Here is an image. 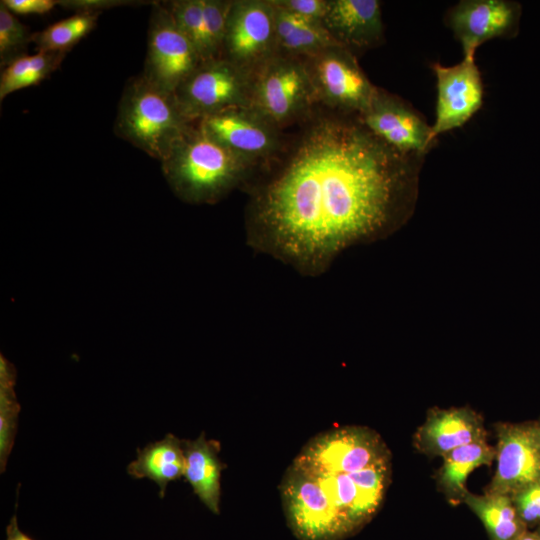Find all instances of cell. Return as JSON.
I'll return each mask as SVG.
<instances>
[{"label":"cell","mask_w":540,"mask_h":540,"mask_svg":"<svg viewBox=\"0 0 540 540\" xmlns=\"http://www.w3.org/2000/svg\"><path fill=\"white\" fill-rule=\"evenodd\" d=\"M243 187L247 243L316 276L394 219L425 156L402 153L358 115L318 106Z\"/></svg>","instance_id":"obj_1"},{"label":"cell","mask_w":540,"mask_h":540,"mask_svg":"<svg viewBox=\"0 0 540 540\" xmlns=\"http://www.w3.org/2000/svg\"><path fill=\"white\" fill-rule=\"evenodd\" d=\"M391 479V455L374 431L343 426L312 437L287 468L280 495L299 540H343L378 511Z\"/></svg>","instance_id":"obj_2"},{"label":"cell","mask_w":540,"mask_h":540,"mask_svg":"<svg viewBox=\"0 0 540 540\" xmlns=\"http://www.w3.org/2000/svg\"><path fill=\"white\" fill-rule=\"evenodd\" d=\"M171 190L190 204H214L246 185L256 170L206 133L196 122L161 161Z\"/></svg>","instance_id":"obj_3"},{"label":"cell","mask_w":540,"mask_h":540,"mask_svg":"<svg viewBox=\"0 0 540 540\" xmlns=\"http://www.w3.org/2000/svg\"><path fill=\"white\" fill-rule=\"evenodd\" d=\"M192 124L181 113L174 94L152 84L140 73L125 85L114 132L161 162Z\"/></svg>","instance_id":"obj_4"},{"label":"cell","mask_w":540,"mask_h":540,"mask_svg":"<svg viewBox=\"0 0 540 540\" xmlns=\"http://www.w3.org/2000/svg\"><path fill=\"white\" fill-rule=\"evenodd\" d=\"M250 106L281 130L319 106L304 57L278 53L251 74Z\"/></svg>","instance_id":"obj_5"},{"label":"cell","mask_w":540,"mask_h":540,"mask_svg":"<svg viewBox=\"0 0 540 540\" xmlns=\"http://www.w3.org/2000/svg\"><path fill=\"white\" fill-rule=\"evenodd\" d=\"M304 59L320 107L358 116L368 108L377 86L353 53L335 45Z\"/></svg>","instance_id":"obj_6"},{"label":"cell","mask_w":540,"mask_h":540,"mask_svg":"<svg viewBox=\"0 0 540 540\" xmlns=\"http://www.w3.org/2000/svg\"><path fill=\"white\" fill-rule=\"evenodd\" d=\"M183 116L195 123L217 112L251 103V74L217 58L202 62L174 93Z\"/></svg>","instance_id":"obj_7"},{"label":"cell","mask_w":540,"mask_h":540,"mask_svg":"<svg viewBox=\"0 0 540 540\" xmlns=\"http://www.w3.org/2000/svg\"><path fill=\"white\" fill-rule=\"evenodd\" d=\"M202 62L196 48L177 27L164 3L153 2L146 58L141 72L143 77L174 94Z\"/></svg>","instance_id":"obj_8"},{"label":"cell","mask_w":540,"mask_h":540,"mask_svg":"<svg viewBox=\"0 0 540 540\" xmlns=\"http://www.w3.org/2000/svg\"><path fill=\"white\" fill-rule=\"evenodd\" d=\"M276 54L271 0H232L220 58L252 74Z\"/></svg>","instance_id":"obj_9"},{"label":"cell","mask_w":540,"mask_h":540,"mask_svg":"<svg viewBox=\"0 0 540 540\" xmlns=\"http://www.w3.org/2000/svg\"><path fill=\"white\" fill-rule=\"evenodd\" d=\"M206 133L256 168L274 157L287 133L251 106L229 108L196 122Z\"/></svg>","instance_id":"obj_10"},{"label":"cell","mask_w":540,"mask_h":540,"mask_svg":"<svg viewBox=\"0 0 540 540\" xmlns=\"http://www.w3.org/2000/svg\"><path fill=\"white\" fill-rule=\"evenodd\" d=\"M358 117L375 136L402 153L425 156L436 144L425 117L383 88L377 87L368 108Z\"/></svg>","instance_id":"obj_11"},{"label":"cell","mask_w":540,"mask_h":540,"mask_svg":"<svg viewBox=\"0 0 540 540\" xmlns=\"http://www.w3.org/2000/svg\"><path fill=\"white\" fill-rule=\"evenodd\" d=\"M431 68L436 78L437 98L431 138L463 126L483 104V82L475 58H465L452 66L439 62Z\"/></svg>","instance_id":"obj_12"},{"label":"cell","mask_w":540,"mask_h":540,"mask_svg":"<svg viewBox=\"0 0 540 540\" xmlns=\"http://www.w3.org/2000/svg\"><path fill=\"white\" fill-rule=\"evenodd\" d=\"M521 5L510 0H461L445 14V23L460 42L463 57L475 58L477 49L495 38L514 37Z\"/></svg>","instance_id":"obj_13"},{"label":"cell","mask_w":540,"mask_h":540,"mask_svg":"<svg viewBox=\"0 0 540 540\" xmlns=\"http://www.w3.org/2000/svg\"><path fill=\"white\" fill-rule=\"evenodd\" d=\"M495 456L497 468L488 492L513 496L540 482V428L501 425Z\"/></svg>","instance_id":"obj_14"},{"label":"cell","mask_w":540,"mask_h":540,"mask_svg":"<svg viewBox=\"0 0 540 540\" xmlns=\"http://www.w3.org/2000/svg\"><path fill=\"white\" fill-rule=\"evenodd\" d=\"M322 26L357 58L384 42L381 2L378 0H328Z\"/></svg>","instance_id":"obj_15"},{"label":"cell","mask_w":540,"mask_h":540,"mask_svg":"<svg viewBox=\"0 0 540 540\" xmlns=\"http://www.w3.org/2000/svg\"><path fill=\"white\" fill-rule=\"evenodd\" d=\"M483 439H486L483 422L468 408L433 411L417 433L419 447L436 456Z\"/></svg>","instance_id":"obj_16"},{"label":"cell","mask_w":540,"mask_h":540,"mask_svg":"<svg viewBox=\"0 0 540 540\" xmlns=\"http://www.w3.org/2000/svg\"><path fill=\"white\" fill-rule=\"evenodd\" d=\"M184 477L195 495L214 514H220L221 475L225 464L219 458L220 444L204 432L194 440L182 439Z\"/></svg>","instance_id":"obj_17"},{"label":"cell","mask_w":540,"mask_h":540,"mask_svg":"<svg viewBox=\"0 0 540 540\" xmlns=\"http://www.w3.org/2000/svg\"><path fill=\"white\" fill-rule=\"evenodd\" d=\"M185 454L183 440L168 433L164 438L137 448V458L127 466V473L135 478H148L159 487L163 498L169 482L184 476Z\"/></svg>","instance_id":"obj_18"},{"label":"cell","mask_w":540,"mask_h":540,"mask_svg":"<svg viewBox=\"0 0 540 540\" xmlns=\"http://www.w3.org/2000/svg\"><path fill=\"white\" fill-rule=\"evenodd\" d=\"M271 3L274 7L278 53L306 57L338 45L322 24L289 12L274 0Z\"/></svg>","instance_id":"obj_19"},{"label":"cell","mask_w":540,"mask_h":540,"mask_svg":"<svg viewBox=\"0 0 540 540\" xmlns=\"http://www.w3.org/2000/svg\"><path fill=\"white\" fill-rule=\"evenodd\" d=\"M462 501L482 521L493 540H517L524 533V522L511 496L490 492L475 495L468 492Z\"/></svg>","instance_id":"obj_20"},{"label":"cell","mask_w":540,"mask_h":540,"mask_svg":"<svg viewBox=\"0 0 540 540\" xmlns=\"http://www.w3.org/2000/svg\"><path fill=\"white\" fill-rule=\"evenodd\" d=\"M442 457L439 484L448 496L462 500L468 493L466 481L469 474L490 464L495 457V449L483 439L455 448Z\"/></svg>","instance_id":"obj_21"},{"label":"cell","mask_w":540,"mask_h":540,"mask_svg":"<svg viewBox=\"0 0 540 540\" xmlns=\"http://www.w3.org/2000/svg\"><path fill=\"white\" fill-rule=\"evenodd\" d=\"M67 53L37 51L25 54L2 68L0 100L18 90L37 85L57 70Z\"/></svg>","instance_id":"obj_22"},{"label":"cell","mask_w":540,"mask_h":540,"mask_svg":"<svg viewBox=\"0 0 540 540\" xmlns=\"http://www.w3.org/2000/svg\"><path fill=\"white\" fill-rule=\"evenodd\" d=\"M100 13L75 12L73 15L33 33L37 51L68 53L96 26Z\"/></svg>","instance_id":"obj_23"},{"label":"cell","mask_w":540,"mask_h":540,"mask_svg":"<svg viewBox=\"0 0 540 540\" xmlns=\"http://www.w3.org/2000/svg\"><path fill=\"white\" fill-rule=\"evenodd\" d=\"M14 366L1 355L0 358V471L5 472L17 433L18 417L21 410L14 385Z\"/></svg>","instance_id":"obj_24"},{"label":"cell","mask_w":540,"mask_h":540,"mask_svg":"<svg viewBox=\"0 0 540 540\" xmlns=\"http://www.w3.org/2000/svg\"><path fill=\"white\" fill-rule=\"evenodd\" d=\"M163 3L177 27L196 48L202 61H208L202 0H172Z\"/></svg>","instance_id":"obj_25"},{"label":"cell","mask_w":540,"mask_h":540,"mask_svg":"<svg viewBox=\"0 0 540 540\" xmlns=\"http://www.w3.org/2000/svg\"><path fill=\"white\" fill-rule=\"evenodd\" d=\"M33 33L0 2V66L25 55Z\"/></svg>","instance_id":"obj_26"},{"label":"cell","mask_w":540,"mask_h":540,"mask_svg":"<svg viewBox=\"0 0 540 540\" xmlns=\"http://www.w3.org/2000/svg\"><path fill=\"white\" fill-rule=\"evenodd\" d=\"M232 0H202L208 61L220 58Z\"/></svg>","instance_id":"obj_27"},{"label":"cell","mask_w":540,"mask_h":540,"mask_svg":"<svg viewBox=\"0 0 540 540\" xmlns=\"http://www.w3.org/2000/svg\"><path fill=\"white\" fill-rule=\"evenodd\" d=\"M511 497L523 522L540 520V482L518 491Z\"/></svg>","instance_id":"obj_28"},{"label":"cell","mask_w":540,"mask_h":540,"mask_svg":"<svg viewBox=\"0 0 540 540\" xmlns=\"http://www.w3.org/2000/svg\"><path fill=\"white\" fill-rule=\"evenodd\" d=\"M283 9L309 21L322 24L328 0H274Z\"/></svg>","instance_id":"obj_29"},{"label":"cell","mask_w":540,"mask_h":540,"mask_svg":"<svg viewBox=\"0 0 540 540\" xmlns=\"http://www.w3.org/2000/svg\"><path fill=\"white\" fill-rule=\"evenodd\" d=\"M13 14H45L59 5V0H1Z\"/></svg>","instance_id":"obj_30"},{"label":"cell","mask_w":540,"mask_h":540,"mask_svg":"<svg viewBox=\"0 0 540 540\" xmlns=\"http://www.w3.org/2000/svg\"><path fill=\"white\" fill-rule=\"evenodd\" d=\"M134 1L126 0H60L59 5L74 12H98L102 10L130 5Z\"/></svg>","instance_id":"obj_31"},{"label":"cell","mask_w":540,"mask_h":540,"mask_svg":"<svg viewBox=\"0 0 540 540\" xmlns=\"http://www.w3.org/2000/svg\"><path fill=\"white\" fill-rule=\"evenodd\" d=\"M6 540H34L19 528L16 513L6 527Z\"/></svg>","instance_id":"obj_32"},{"label":"cell","mask_w":540,"mask_h":540,"mask_svg":"<svg viewBox=\"0 0 540 540\" xmlns=\"http://www.w3.org/2000/svg\"><path fill=\"white\" fill-rule=\"evenodd\" d=\"M517 540H540V535L531 534V533H523L519 536Z\"/></svg>","instance_id":"obj_33"}]
</instances>
